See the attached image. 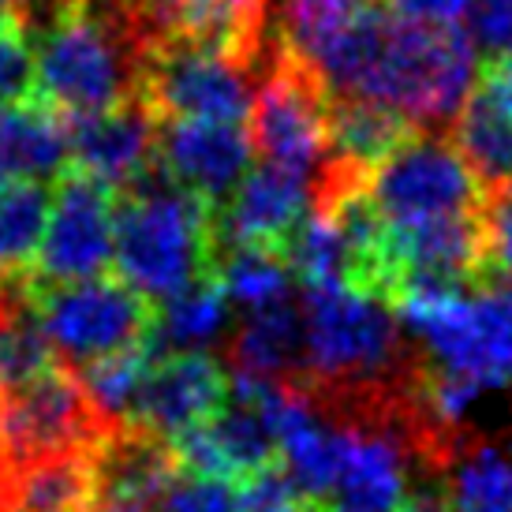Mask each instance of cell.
Masks as SVG:
<instances>
[{
    "instance_id": "1",
    "label": "cell",
    "mask_w": 512,
    "mask_h": 512,
    "mask_svg": "<svg viewBox=\"0 0 512 512\" xmlns=\"http://www.w3.org/2000/svg\"><path fill=\"white\" fill-rule=\"evenodd\" d=\"M34 53V101L79 120L139 98L150 42L128 0H45Z\"/></svg>"
},
{
    "instance_id": "2",
    "label": "cell",
    "mask_w": 512,
    "mask_h": 512,
    "mask_svg": "<svg viewBox=\"0 0 512 512\" xmlns=\"http://www.w3.org/2000/svg\"><path fill=\"white\" fill-rule=\"evenodd\" d=\"M303 382L322 400H352L412 382L419 356L408 352L397 311L356 288H303Z\"/></svg>"
},
{
    "instance_id": "3",
    "label": "cell",
    "mask_w": 512,
    "mask_h": 512,
    "mask_svg": "<svg viewBox=\"0 0 512 512\" xmlns=\"http://www.w3.org/2000/svg\"><path fill=\"white\" fill-rule=\"evenodd\" d=\"M217 206L157 165L116 202V277L154 307L214 273Z\"/></svg>"
},
{
    "instance_id": "4",
    "label": "cell",
    "mask_w": 512,
    "mask_h": 512,
    "mask_svg": "<svg viewBox=\"0 0 512 512\" xmlns=\"http://www.w3.org/2000/svg\"><path fill=\"white\" fill-rule=\"evenodd\" d=\"M423 363L498 393L512 385V281L486 277L479 288H408L393 299Z\"/></svg>"
},
{
    "instance_id": "5",
    "label": "cell",
    "mask_w": 512,
    "mask_h": 512,
    "mask_svg": "<svg viewBox=\"0 0 512 512\" xmlns=\"http://www.w3.org/2000/svg\"><path fill=\"white\" fill-rule=\"evenodd\" d=\"M23 292L45 341L72 370L120 356L154 337L157 307L113 273L72 285H23Z\"/></svg>"
},
{
    "instance_id": "6",
    "label": "cell",
    "mask_w": 512,
    "mask_h": 512,
    "mask_svg": "<svg viewBox=\"0 0 512 512\" xmlns=\"http://www.w3.org/2000/svg\"><path fill=\"white\" fill-rule=\"evenodd\" d=\"M329 109L333 94L322 75L277 38L251 105V146L258 161L314 180L329 157Z\"/></svg>"
},
{
    "instance_id": "7",
    "label": "cell",
    "mask_w": 512,
    "mask_h": 512,
    "mask_svg": "<svg viewBox=\"0 0 512 512\" xmlns=\"http://www.w3.org/2000/svg\"><path fill=\"white\" fill-rule=\"evenodd\" d=\"M370 199L385 221H430L486 210V195L449 131H419L370 172Z\"/></svg>"
},
{
    "instance_id": "8",
    "label": "cell",
    "mask_w": 512,
    "mask_h": 512,
    "mask_svg": "<svg viewBox=\"0 0 512 512\" xmlns=\"http://www.w3.org/2000/svg\"><path fill=\"white\" fill-rule=\"evenodd\" d=\"M116 202L120 191L98 176L75 165L60 172L42 255L27 285H72L105 277L116 255Z\"/></svg>"
},
{
    "instance_id": "9",
    "label": "cell",
    "mask_w": 512,
    "mask_h": 512,
    "mask_svg": "<svg viewBox=\"0 0 512 512\" xmlns=\"http://www.w3.org/2000/svg\"><path fill=\"white\" fill-rule=\"evenodd\" d=\"M255 83H262V72L240 60L191 45H165L146 60L139 98L157 120L243 124L255 105Z\"/></svg>"
},
{
    "instance_id": "10",
    "label": "cell",
    "mask_w": 512,
    "mask_h": 512,
    "mask_svg": "<svg viewBox=\"0 0 512 512\" xmlns=\"http://www.w3.org/2000/svg\"><path fill=\"white\" fill-rule=\"evenodd\" d=\"M105 434L79 374L60 363L23 393L0 400V475L42 456L86 453Z\"/></svg>"
},
{
    "instance_id": "11",
    "label": "cell",
    "mask_w": 512,
    "mask_h": 512,
    "mask_svg": "<svg viewBox=\"0 0 512 512\" xmlns=\"http://www.w3.org/2000/svg\"><path fill=\"white\" fill-rule=\"evenodd\" d=\"M172 441L139 427L109 430L90 449V509L86 512H161L180 475Z\"/></svg>"
},
{
    "instance_id": "12",
    "label": "cell",
    "mask_w": 512,
    "mask_h": 512,
    "mask_svg": "<svg viewBox=\"0 0 512 512\" xmlns=\"http://www.w3.org/2000/svg\"><path fill=\"white\" fill-rule=\"evenodd\" d=\"M228 400V367L210 352H161L146 374L131 427L176 441L210 423Z\"/></svg>"
},
{
    "instance_id": "13",
    "label": "cell",
    "mask_w": 512,
    "mask_h": 512,
    "mask_svg": "<svg viewBox=\"0 0 512 512\" xmlns=\"http://www.w3.org/2000/svg\"><path fill=\"white\" fill-rule=\"evenodd\" d=\"M311 214V180L288 169L255 161L240 187L217 206V251L221 247H262L285 255L303 217Z\"/></svg>"
},
{
    "instance_id": "14",
    "label": "cell",
    "mask_w": 512,
    "mask_h": 512,
    "mask_svg": "<svg viewBox=\"0 0 512 512\" xmlns=\"http://www.w3.org/2000/svg\"><path fill=\"white\" fill-rule=\"evenodd\" d=\"M157 165L172 184L195 191L214 206H225V199L255 165V146L243 124L161 120Z\"/></svg>"
},
{
    "instance_id": "15",
    "label": "cell",
    "mask_w": 512,
    "mask_h": 512,
    "mask_svg": "<svg viewBox=\"0 0 512 512\" xmlns=\"http://www.w3.org/2000/svg\"><path fill=\"white\" fill-rule=\"evenodd\" d=\"M72 128V165L128 191L157 169V135L161 120L143 98L120 101L94 116L68 120Z\"/></svg>"
},
{
    "instance_id": "16",
    "label": "cell",
    "mask_w": 512,
    "mask_h": 512,
    "mask_svg": "<svg viewBox=\"0 0 512 512\" xmlns=\"http://www.w3.org/2000/svg\"><path fill=\"white\" fill-rule=\"evenodd\" d=\"M228 370L266 382H292L303 374V307L296 299L243 314L225 344Z\"/></svg>"
},
{
    "instance_id": "17",
    "label": "cell",
    "mask_w": 512,
    "mask_h": 512,
    "mask_svg": "<svg viewBox=\"0 0 512 512\" xmlns=\"http://www.w3.org/2000/svg\"><path fill=\"white\" fill-rule=\"evenodd\" d=\"M453 143L479 180L486 202L512 191V120L498 109V101L475 83L453 120Z\"/></svg>"
},
{
    "instance_id": "18",
    "label": "cell",
    "mask_w": 512,
    "mask_h": 512,
    "mask_svg": "<svg viewBox=\"0 0 512 512\" xmlns=\"http://www.w3.org/2000/svg\"><path fill=\"white\" fill-rule=\"evenodd\" d=\"M90 449L30 460L0 475L4 512H86L90 509Z\"/></svg>"
},
{
    "instance_id": "19",
    "label": "cell",
    "mask_w": 512,
    "mask_h": 512,
    "mask_svg": "<svg viewBox=\"0 0 512 512\" xmlns=\"http://www.w3.org/2000/svg\"><path fill=\"white\" fill-rule=\"evenodd\" d=\"M415 128L408 116H400L389 105L359 98H333L329 109V157L348 161L363 172H374L385 157H393L400 146L415 139Z\"/></svg>"
},
{
    "instance_id": "20",
    "label": "cell",
    "mask_w": 512,
    "mask_h": 512,
    "mask_svg": "<svg viewBox=\"0 0 512 512\" xmlns=\"http://www.w3.org/2000/svg\"><path fill=\"white\" fill-rule=\"evenodd\" d=\"M49 206L42 180H15L0 191V288H23L30 281L42 255Z\"/></svg>"
},
{
    "instance_id": "21",
    "label": "cell",
    "mask_w": 512,
    "mask_h": 512,
    "mask_svg": "<svg viewBox=\"0 0 512 512\" xmlns=\"http://www.w3.org/2000/svg\"><path fill=\"white\" fill-rule=\"evenodd\" d=\"M449 512H512V456L486 438L464 441L445 468Z\"/></svg>"
},
{
    "instance_id": "22",
    "label": "cell",
    "mask_w": 512,
    "mask_h": 512,
    "mask_svg": "<svg viewBox=\"0 0 512 512\" xmlns=\"http://www.w3.org/2000/svg\"><path fill=\"white\" fill-rule=\"evenodd\" d=\"M228 303L225 288L214 273L172 296L157 307L154 318V344L157 352H206L214 341H221L228 329Z\"/></svg>"
},
{
    "instance_id": "23",
    "label": "cell",
    "mask_w": 512,
    "mask_h": 512,
    "mask_svg": "<svg viewBox=\"0 0 512 512\" xmlns=\"http://www.w3.org/2000/svg\"><path fill=\"white\" fill-rule=\"evenodd\" d=\"M157 356H161V352H157L154 337H150V341L139 344V348H128V352H120V356L98 359V363H86V367L75 370L86 400H90V408H94V415L101 419L105 430L131 427L139 393H143L146 374H150Z\"/></svg>"
},
{
    "instance_id": "24",
    "label": "cell",
    "mask_w": 512,
    "mask_h": 512,
    "mask_svg": "<svg viewBox=\"0 0 512 512\" xmlns=\"http://www.w3.org/2000/svg\"><path fill=\"white\" fill-rule=\"evenodd\" d=\"M214 277L221 281L232 307L243 314L292 299V270L285 255L262 247H221L214 258Z\"/></svg>"
},
{
    "instance_id": "25",
    "label": "cell",
    "mask_w": 512,
    "mask_h": 512,
    "mask_svg": "<svg viewBox=\"0 0 512 512\" xmlns=\"http://www.w3.org/2000/svg\"><path fill=\"white\" fill-rule=\"evenodd\" d=\"M34 86H38L34 12L27 0H15L0 12V109L30 101Z\"/></svg>"
},
{
    "instance_id": "26",
    "label": "cell",
    "mask_w": 512,
    "mask_h": 512,
    "mask_svg": "<svg viewBox=\"0 0 512 512\" xmlns=\"http://www.w3.org/2000/svg\"><path fill=\"white\" fill-rule=\"evenodd\" d=\"M161 512H236V483L180 471Z\"/></svg>"
},
{
    "instance_id": "27",
    "label": "cell",
    "mask_w": 512,
    "mask_h": 512,
    "mask_svg": "<svg viewBox=\"0 0 512 512\" xmlns=\"http://www.w3.org/2000/svg\"><path fill=\"white\" fill-rule=\"evenodd\" d=\"M236 512H307V501L281 468H266L236 483Z\"/></svg>"
},
{
    "instance_id": "28",
    "label": "cell",
    "mask_w": 512,
    "mask_h": 512,
    "mask_svg": "<svg viewBox=\"0 0 512 512\" xmlns=\"http://www.w3.org/2000/svg\"><path fill=\"white\" fill-rule=\"evenodd\" d=\"M468 38L483 57L512 49V0H471L468 4Z\"/></svg>"
},
{
    "instance_id": "29",
    "label": "cell",
    "mask_w": 512,
    "mask_h": 512,
    "mask_svg": "<svg viewBox=\"0 0 512 512\" xmlns=\"http://www.w3.org/2000/svg\"><path fill=\"white\" fill-rule=\"evenodd\" d=\"M486 221H490V270H486V277L512 281V191L486 202Z\"/></svg>"
},
{
    "instance_id": "30",
    "label": "cell",
    "mask_w": 512,
    "mask_h": 512,
    "mask_svg": "<svg viewBox=\"0 0 512 512\" xmlns=\"http://www.w3.org/2000/svg\"><path fill=\"white\" fill-rule=\"evenodd\" d=\"M479 86L498 101V109L512 120V49L483 57V64H479Z\"/></svg>"
},
{
    "instance_id": "31",
    "label": "cell",
    "mask_w": 512,
    "mask_h": 512,
    "mask_svg": "<svg viewBox=\"0 0 512 512\" xmlns=\"http://www.w3.org/2000/svg\"><path fill=\"white\" fill-rule=\"evenodd\" d=\"M400 512H449L445 509V494L434 490V486H419L408 494V501L400 505Z\"/></svg>"
},
{
    "instance_id": "32",
    "label": "cell",
    "mask_w": 512,
    "mask_h": 512,
    "mask_svg": "<svg viewBox=\"0 0 512 512\" xmlns=\"http://www.w3.org/2000/svg\"><path fill=\"white\" fill-rule=\"evenodd\" d=\"M12 184H15V172H12V165H8L4 150H0V191H4V187H12Z\"/></svg>"
},
{
    "instance_id": "33",
    "label": "cell",
    "mask_w": 512,
    "mask_h": 512,
    "mask_svg": "<svg viewBox=\"0 0 512 512\" xmlns=\"http://www.w3.org/2000/svg\"><path fill=\"white\" fill-rule=\"evenodd\" d=\"M8 4H15V0H0V12H4V8H8Z\"/></svg>"
},
{
    "instance_id": "34",
    "label": "cell",
    "mask_w": 512,
    "mask_h": 512,
    "mask_svg": "<svg viewBox=\"0 0 512 512\" xmlns=\"http://www.w3.org/2000/svg\"><path fill=\"white\" fill-rule=\"evenodd\" d=\"M0 512H4V509H0Z\"/></svg>"
}]
</instances>
